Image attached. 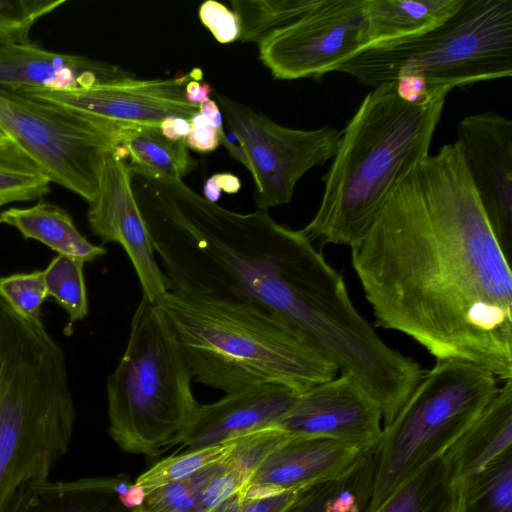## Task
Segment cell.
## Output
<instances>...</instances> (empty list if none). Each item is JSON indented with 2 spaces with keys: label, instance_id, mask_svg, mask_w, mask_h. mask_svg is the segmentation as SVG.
Masks as SVG:
<instances>
[{
  "label": "cell",
  "instance_id": "6da1fadb",
  "mask_svg": "<svg viewBox=\"0 0 512 512\" xmlns=\"http://www.w3.org/2000/svg\"><path fill=\"white\" fill-rule=\"evenodd\" d=\"M351 263L375 326L512 379V271L457 142L399 183Z\"/></svg>",
  "mask_w": 512,
  "mask_h": 512
},
{
  "label": "cell",
  "instance_id": "7a4b0ae2",
  "mask_svg": "<svg viewBox=\"0 0 512 512\" xmlns=\"http://www.w3.org/2000/svg\"><path fill=\"white\" fill-rule=\"evenodd\" d=\"M447 93L405 99L397 83L370 91L342 130L313 219L301 230L318 245L351 246L405 176L429 155Z\"/></svg>",
  "mask_w": 512,
  "mask_h": 512
},
{
  "label": "cell",
  "instance_id": "3957f363",
  "mask_svg": "<svg viewBox=\"0 0 512 512\" xmlns=\"http://www.w3.org/2000/svg\"><path fill=\"white\" fill-rule=\"evenodd\" d=\"M193 379L225 394L275 383L304 391L336 377V365L279 314L252 303L166 292L156 302Z\"/></svg>",
  "mask_w": 512,
  "mask_h": 512
},
{
  "label": "cell",
  "instance_id": "277c9868",
  "mask_svg": "<svg viewBox=\"0 0 512 512\" xmlns=\"http://www.w3.org/2000/svg\"><path fill=\"white\" fill-rule=\"evenodd\" d=\"M75 418L63 348L0 298V512L22 485L48 479Z\"/></svg>",
  "mask_w": 512,
  "mask_h": 512
},
{
  "label": "cell",
  "instance_id": "5b68a950",
  "mask_svg": "<svg viewBox=\"0 0 512 512\" xmlns=\"http://www.w3.org/2000/svg\"><path fill=\"white\" fill-rule=\"evenodd\" d=\"M337 72L373 88L396 82L412 102L512 75V0H464L445 22L392 46L366 50Z\"/></svg>",
  "mask_w": 512,
  "mask_h": 512
},
{
  "label": "cell",
  "instance_id": "8992f818",
  "mask_svg": "<svg viewBox=\"0 0 512 512\" xmlns=\"http://www.w3.org/2000/svg\"><path fill=\"white\" fill-rule=\"evenodd\" d=\"M169 320L142 296L125 351L106 384L108 432L128 453L155 457L181 444L199 403Z\"/></svg>",
  "mask_w": 512,
  "mask_h": 512
},
{
  "label": "cell",
  "instance_id": "52a82bcc",
  "mask_svg": "<svg viewBox=\"0 0 512 512\" xmlns=\"http://www.w3.org/2000/svg\"><path fill=\"white\" fill-rule=\"evenodd\" d=\"M498 389L497 377L482 366L460 359L436 360L382 429L365 512L380 505L426 465L442 458Z\"/></svg>",
  "mask_w": 512,
  "mask_h": 512
},
{
  "label": "cell",
  "instance_id": "ba28073f",
  "mask_svg": "<svg viewBox=\"0 0 512 512\" xmlns=\"http://www.w3.org/2000/svg\"><path fill=\"white\" fill-rule=\"evenodd\" d=\"M127 124L0 89V129L48 177L89 203L103 157Z\"/></svg>",
  "mask_w": 512,
  "mask_h": 512
},
{
  "label": "cell",
  "instance_id": "9c48e42d",
  "mask_svg": "<svg viewBox=\"0 0 512 512\" xmlns=\"http://www.w3.org/2000/svg\"><path fill=\"white\" fill-rule=\"evenodd\" d=\"M230 131L240 144L255 183L258 209L287 204L299 179L310 169L333 159L342 130L323 126L313 130L282 126L249 106L216 94Z\"/></svg>",
  "mask_w": 512,
  "mask_h": 512
},
{
  "label": "cell",
  "instance_id": "30bf717a",
  "mask_svg": "<svg viewBox=\"0 0 512 512\" xmlns=\"http://www.w3.org/2000/svg\"><path fill=\"white\" fill-rule=\"evenodd\" d=\"M364 0H318L298 20L258 44L274 78L320 79L363 52Z\"/></svg>",
  "mask_w": 512,
  "mask_h": 512
},
{
  "label": "cell",
  "instance_id": "8fae6325",
  "mask_svg": "<svg viewBox=\"0 0 512 512\" xmlns=\"http://www.w3.org/2000/svg\"><path fill=\"white\" fill-rule=\"evenodd\" d=\"M126 157L121 146L105 153L97 192L88 203L87 220L103 243L122 246L135 269L142 296L157 302L168 292L167 281L133 191Z\"/></svg>",
  "mask_w": 512,
  "mask_h": 512
},
{
  "label": "cell",
  "instance_id": "7c38bea8",
  "mask_svg": "<svg viewBox=\"0 0 512 512\" xmlns=\"http://www.w3.org/2000/svg\"><path fill=\"white\" fill-rule=\"evenodd\" d=\"M202 78L203 71L194 68L188 74L174 78L132 77L74 90L28 91L17 94L114 123L159 127L167 117L189 120L199 112L198 105L186 100L185 86L192 79Z\"/></svg>",
  "mask_w": 512,
  "mask_h": 512
},
{
  "label": "cell",
  "instance_id": "4fadbf2b",
  "mask_svg": "<svg viewBox=\"0 0 512 512\" xmlns=\"http://www.w3.org/2000/svg\"><path fill=\"white\" fill-rule=\"evenodd\" d=\"M457 144L505 255L512 258V121L489 110L463 118Z\"/></svg>",
  "mask_w": 512,
  "mask_h": 512
},
{
  "label": "cell",
  "instance_id": "5bb4252c",
  "mask_svg": "<svg viewBox=\"0 0 512 512\" xmlns=\"http://www.w3.org/2000/svg\"><path fill=\"white\" fill-rule=\"evenodd\" d=\"M377 402L341 374L299 393L277 427L291 437H320L376 446L382 433Z\"/></svg>",
  "mask_w": 512,
  "mask_h": 512
},
{
  "label": "cell",
  "instance_id": "9a60e30c",
  "mask_svg": "<svg viewBox=\"0 0 512 512\" xmlns=\"http://www.w3.org/2000/svg\"><path fill=\"white\" fill-rule=\"evenodd\" d=\"M300 391L267 383L227 393L210 404H199L181 444L196 449L226 443L277 426Z\"/></svg>",
  "mask_w": 512,
  "mask_h": 512
},
{
  "label": "cell",
  "instance_id": "2e32d148",
  "mask_svg": "<svg viewBox=\"0 0 512 512\" xmlns=\"http://www.w3.org/2000/svg\"><path fill=\"white\" fill-rule=\"evenodd\" d=\"M376 446L330 438L291 437L265 458L245 489L297 491L334 479L350 471Z\"/></svg>",
  "mask_w": 512,
  "mask_h": 512
},
{
  "label": "cell",
  "instance_id": "e0dca14e",
  "mask_svg": "<svg viewBox=\"0 0 512 512\" xmlns=\"http://www.w3.org/2000/svg\"><path fill=\"white\" fill-rule=\"evenodd\" d=\"M132 77L117 65L47 51L31 42L0 46V89L13 93L67 91Z\"/></svg>",
  "mask_w": 512,
  "mask_h": 512
},
{
  "label": "cell",
  "instance_id": "ac0fdd59",
  "mask_svg": "<svg viewBox=\"0 0 512 512\" xmlns=\"http://www.w3.org/2000/svg\"><path fill=\"white\" fill-rule=\"evenodd\" d=\"M509 450H512V379L504 381L442 458L455 485Z\"/></svg>",
  "mask_w": 512,
  "mask_h": 512
},
{
  "label": "cell",
  "instance_id": "d6986e66",
  "mask_svg": "<svg viewBox=\"0 0 512 512\" xmlns=\"http://www.w3.org/2000/svg\"><path fill=\"white\" fill-rule=\"evenodd\" d=\"M464 0H364L363 52L421 36L449 19Z\"/></svg>",
  "mask_w": 512,
  "mask_h": 512
},
{
  "label": "cell",
  "instance_id": "ffe728a7",
  "mask_svg": "<svg viewBox=\"0 0 512 512\" xmlns=\"http://www.w3.org/2000/svg\"><path fill=\"white\" fill-rule=\"evenodd\" d=\"M117 477L28 482L5 512H134L120 500Z\"/></svg>",
  "mask_w": 512,
  "mask_h": 512
},
{
  "label": "cell",
  "instance_id": "44dd1931",
  "mask_svg": "<svg viewBox=\"0 0 512 512\" xmlns=\"http://www.w3.org/2000/svg\"><path fill=\"white\" fill-rule=\"evenodd\" d=\"M0 224L16 228L24 238L37 240L57 254L85 263L106 254L104 247L92 244L79 232L66 210L42 199L31 207L0 212Z\"/></svg>",
  "mask_w": 512,
  "mask_h": 512
},
{
  "label": "cell",
  "instance_id": "7402d4cb",
  "mask_svg": "<svg viewBox=\"0 0 512 512\" xmlns=\"http://www.w3.org/2000/svg\"><path fill=\"white\" fill-rule=\"evenodd\" d=\"M289 438L291 436L274 426L235 439L234 448L204 488L203 512H212L229 498L242 494L265 458Z\"/></svg>",
  "mask_w": 512,
  "mask_h": 512
},
{
  "label": "cell",
  "instance_id": "603a6c76",
  "mask_svg": "<svg viewBox=\"0 0 512 512\" xmlns=\"http://www.w3.org/2000/svg\"><path fill=\"white\" fill-rule=\"evenodd\" d=\"M120 146L130 157L131 172L141 176L182 180L197 166L184 139L168 140L157 126L127 124Z\"/></svg>",
  "mask_w": 512,
  "mask_h": 512
},
{
  "label": "cell",
  "instance_id": "cb8c5ba5",
  "mask_svg": "<svg viewBox=\"0 0 512 512\" xmlns=\"http://www.w3.org/2000/svg\"><path fill=\"white\" fill-rule=\"evenodd\" d=\"M375 451L346 474L299 490L283 512H365L372 493Z\"/></svg>",
  "mask_w": 512,
  "mask_h": 512
},
{
  "label": "cell",
  "instance_id": "d4e9b609",
  "mask_svg": "<svg viewBox=\"0 0 512 512\" xmlns=\"http://www.w3.org/2000/svg\"><path fill=\"white\" fill-rule=\"evenodd\" d=\"M456 508L455 486L443 458H438L369 512H455Z\"/></svg>",
  "mask_w": 512,
  "mask_h": 512
},
{
  "label": "cell",
  "instance_id": "484cf974",
  "mask_svg": "<svg viewBox=\"0 0 512 512\" xmlns=\"http://www.w3.org/2000/svg\"><path fill=\"white\" fill-rule=\"evenodd\" d=\"M454 486L459 512H512V450Z\"/></svg>",
  "mask_w": 512,
  "mask_h": 512
},
{
  "label": "cell",
  "instance_id": "4316f807",
  "mask_svg": "<svg viewBox=\"0 0 512 512\" xmlns=\"http://www.w3.org/2000/svg\"><path fill=\"white\" fill-rule=\"evenodd\" d=\"M318 0H232L240 25L239 41L259 44L312 9Z\"/></svg>",
  "mask_w": 512,
  "mask_h": 512
},
{
  "label": "cell",
  "instance_id": "83f0119b",
  "mask_svg": "<svg viewBox=\"0 0 512 512\" xmlns=\"http://www.w3.org/2000/svg\"><path fill=\"white\" fill-rule=\"evenodd\" d=\"M51 181L12 141L0 144V208L14 202L41 199Z\"/></svg>",
  "mask_w": 512,
  "mask_h": 512
},
{
  "label": "cell",
  "instance_id": "f1b7e54d",
  "mask_svg": "<svg viewBox=\"0 0 512 512\" xmlns=\"http://www.w3.org/2000/svg\"><path fill=\"white\" fill-rule=\"evenodd\" d=\"M84 264L81 259L57 254L43 270L47 294L67 312L70 324L83 320L89 311Z\"/></svg>",
  "mask_w": 512,
  "mask_h": 512
},
{
  "label": "cell",
  "instance_id": "f546056e",
  "mask_svg": "<svg viewBox=\"0 0 512 512\" xmlns=\"http://www.w3.org/2000/svg\"><path fill=\"white\" fill-rule=\"evenodd\" d=\"M235 446V439L226 443L188 449L184 453L162 459L138 476L135 483L145 494L170 483L187 479L226 458Z\"/></svg>",
  "mask_w": 512,
  "mask_h": 512
},
{
  "label": "cell",
  "instance_id": "4dcf8cb0",
  "mask_svg": "<svg viewBox=\"0 0 512 512\" xmlns=\"http://www.w3.org/2000/svg\"><path fill=\"white\" fill-rule=\"evenodd\" d=\"M221 461L187 479L161 486L147 493L142 504L134 512H203L202 493L211 478L218 472Z\"/></svg>",
  "mask_w": 512,
  "mask_h": 512
},
{
  "label": "cell",
  "instance_id": "1f68e13d",
  "mask_svg": "<svg viewBox=\"0 0 512 512\" xmlns=\"http://www.w3.org/2000/svg\"><path fill=\"white\" fill-rule=\"evenodd\" d=\"M47 297L43 271L0 277V298L32 324L43 326L41 309Z\"/></svg>",
  "mask_w": 512,
  "mask_h": 512
},
{
  "label": "cell",
  "instance_id": "d6a6232c",
  "mask_svg": "<svg viewBox=\"0 0 512 512\" xmlns=\"http://www.w3.org/2000/svg\"><path fill=\"white\" fill-rule=\"evenodd\" d=\"M65 0H0V46L30 43L34 24Z\"/></svg>",
  "mask_w": 512,
  "mask_h": 512
},
{
  "label": "cell",
  "instance_id": "836d02e7",
  "mask_svg": "<svg viewBox=\"0 0 512 512\" xmlns=\"http://www.w3.org/2000/svg\"><path fill=\"white\" fill-rule=\"evenodd\" d=\"M298 492L247 488L212 512H283L296 499Z\"/></svg>",
  "mask_w": 512,
  "mask_h": 512
},
{
  "label": "cell",
  "instance_id": "e575fe53",
  "mask_svg": "<svg viewBox=\"0 0 512 512\" xmlns=\"http://www.w3.org/2000/svg\"><path fill=\"white\" fill-rule=\"evenodd\" d=\"M199 18L220 43L237 41L240 25L237 15L224 4L208 0L201 4Z\"/></svg>",
  "mask_w": 512,
  "mask_h": 512
},
{
  "label": "cell",
  "instance_id": "d590c367",
  "mask_svg": "<svg viewBox=\"0 0 512 512\" xmlns=\"http://www.w3.org/2000/svg\"><path fill=\"white\" fill-rule=\"evenodd\" d=\"M189 121L190 130L184 138L188 149L198 153H209L220 145V133L208 117L197 112Z\"/></svg>",
  "mask_w": 512,
  "mask_h": 512
},
{
  "label": "cell",
  "instance_id": "8d00e7d4",
  "mask_svg": "<svg viewBox=\"0 0 512 512\" xmlns=\"http://www.w3.org/2000/svg\"><path fill=\"white\" fill-rule=\"evenodd\" d=\"M200 80L192 79L185 86V98L194 105H199L204 99L209 98L213 88L208 83H200Z\"/></svg>",
  "mask_w": 512,
  "mask_h": 512
},
{
  "label": "cell",
  "instance_id": "74e56055",
  "mask_svg": "<svg viewBox=\"0 0 512 512\" xmlns=\"http://www.w3.org/2000/svg\"><path fill=\"white\" fill-rule=\"evenodd\" d=\"M222 192L235 194L241 188L240 179L231 173H215L210 177Z\"/></svg>",
  "mask_w": 512,
  "mask_h": 512
},
{
  "label": "cell",
  "instance_id": "f35d334b",
  "mask_svg": "<svg viewBox=\"0 0 512 512\" xmlns=\"http://www.w3.org/2000/svg\"><path fill=\"white\" fill-rule=\"evenodd\" d=\"M198 107L199 113L208 117L217 129L223 127L221 111L216 101L206 98L198 105Z\"/></svg>",
  "mask_w": 512,
  "mask_h": 512
},
{
  "label": "cell",
  "instance_id": "ab89813d",
  "mask_svg": "<svg viewBox=\"0 0 512 512\" xmlns=\"http://www.w3.org/2000/svg\"><path fill=\"white\" fill-rule=\"evenodd\" d=\"M204 198L212 203H216L218 199L221 197L222 191L220 188L213 182L211 178H208L205 181L203 187Z\"/></svg>",
  "mask_w": 512,
  "mask_h": 512
},
{
  "label": "cell",
  "instance_id": "60d3db41",
  "mask_svg": "<svg viewBox=\"0 0 512 512\" xmlns=\"http://www.w3.org/2000/svg\"><path fill=\"white\" fill-rule=\"evenodd\" d=\"M9 140V138L6 136V134L0 129V144L6 142Z\"/></svg>",
  "mask_w": 512,
  "mask_h": 512
},
{
  "label": "cell",
  "instance_id": "b9f144b4",
  "mask_svg": "<svg viewBox=\"0 0 512 512\" xmlns=\"http://www.w3.org/2000/svg\"><path fill=\"white\" fill-rule=\"evenodd\" d=\"M455 512H459L457 508H456V511H455Z\"/></svg>",
  "mask_w": 512,
  "mask_h": 512
}]
</instances>
